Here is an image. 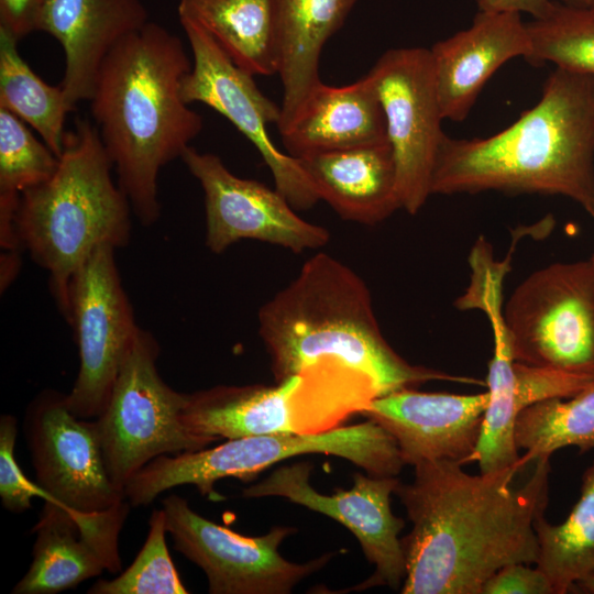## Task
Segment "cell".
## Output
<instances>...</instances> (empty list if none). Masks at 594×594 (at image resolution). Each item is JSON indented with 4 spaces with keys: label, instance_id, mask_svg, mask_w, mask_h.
Wrapping results in <instances>:
<instances>
[{
    "label": "cell",
    "instance_id": "1",
    "mask_svg": "<svg viewBox=\"0 0 594 594\" xmlns=\"http://www.w3.org/2000/svg\"><path fill=\"white\" fill-rule=\"evenodd\" d=\"M395 494L413 524L402 538L403 594H481L513 563H537L536 519L548 503L549 459L536 461L527 482L513 485L519 465L477 475L448 460L414 466Z\"/></svg>",
    "mask_w": 594,
    "mask_h": 594
},
{
    "label": "cell",
    "instance_id": "2",
    "mask_svg": "<svg viewBox=\"0 0 594 594\" xmlns=\"http://www.w3.org/2000/svg\"><path fill=\"white\" fill-rule=\"evenodd\" d=\"M565 197L594 218V76L556 68L541 98L488 138L442 142L432 195Z\"/></svg>",
    "mask_w": 594,
    "mask_h": 594
},
{
    "label": "cell",
    "instance_id": "3",
    "mask_svg": "<svg viewBox=\"0 0 594 594\" xmlns=\"http://www.w3.org/2000/svg\"><path fill=\"white\" fill-rule=\"evenodd\" d=\"M190 68L180 38L147 22L108 54L89 100L118 184L145 227L161 213L160 170L202 129L201 116L180 95Z\"/></svg>",
    "mask_w": 594,
    "mask_h": 594
},
{
    "label": "cell",
    "instance_id": "4",
    "mask_svg": "<svg viewBox=\"0 0 594 594\" xmlns=\"http://www.w3.org/2000/svg\"><path fill=\"white\" fill-rule=\"evenodd\" d=\"M258 334L275 382L319 363L367 376L378 396L430 381L485 382L414 365L384 338L364 280L339 260L319 253L258 310Z\"/></svg>",
    "mask_w": 594,
    "mask_h": 594
},
{
    "label": "cell",
    "instance_id": "5",
    "mask_svg": "<svg viewBox=\"0 0 594 594\" xmlns=\"http://www.w3.org/2000/svg\"><path fill=\"white\" fill-rule=\"evenodd\" d=\"M112 168L96 124L79 119L66 132L54 174L20 196L13 220L18 246L48 273L66 319L77 271L97 248L117 249L130 240L132 207Z\"/></svg>",
    "mask_w": 594,
    "mask_h": 594
},
{
    "label": "cell",
    "instance_id": "6",
    "mask_svg": "<svg viewBox=\"0 0 594 594\" xmlns=\"http://www.w3.org/2000/svg\"><path fill=\"white\" fill-rule=\"evenodd\" d=\"M307 453L343 458L373 476H396L405 465L394 438L367 419L324 432L253 436L226 440L211 449L164 454L147 464L144 477L155 495L194 485L210 496L221 479L248 482L283 460Z\"/></svg>",
    "mask_w": 594,
    "mask_h": 594
},
{
    "label": "cell",
    "instance_id": "7",
    "mask_svg": "<svg viewBox=\"0 0 594 594\" xmlns=\"http://www.w3.org/2000/svg\"><path fill=\"white\" fill-rule=\"evenodd\" d=\"M353 403L349 378L316 365L275 385H218L188 394L180 420L189 432L212 441L317 433L350 416Z\"/></svg>",
    "mask_w": 594,
    "mask_h": 594
},
{
    "label": "cell",
    "instance_id": "8",
    "mask_svg": "<svg viewBox=\"0 0 594 594\" xmlns=\"http://www.w3.org/2000/svg\"><path fill=\"white\" fill-rule=\"evenodd\" d=\"M158 353L153 334L140 328L108 403L95 418L109 477L123 493L128 481L153 459L215 442L183 425L180 413L188 394L163 381L156 364Z\"/></svg>",
    "mask_w": 594,
    "mask_h": 594
},
{
    "label": "cell",
    "instance_id": "9",
    "mask_svg": "<svg viewBox=\"0 0 594 594\" xmlns=\"http://www.w3.org/2000/svg\"><path fill=\"white\" fill-rule=\"evenodd\" d=\"M514 360L594 378V257L525 278L504 305Z\"/></svg>",
    "mask_w": 594,
    "mask_h": 594
},
{
    "label": "cell",
    "instance_id": "10",
    "mask_svg": "<svg viewBox=\"0 0 594 594\" xmlns=\"http://www.w3.org/2000/svg\"><path fill=\"white\" fill-rule=\"evenodd\" d=\"M380 99L403 210L416 215L432 195L446 134L429 48L386 51L366 74Z\"/></svg>",
    "mask_w": 594,
    "mask_h": 594
},
{
    "label": "cell",
    "instance_id": "11",
    "mask_svg": "<svg viewBox=\"0 0 594 594\" xmlns=\"http://www.w3.org/2000/svg\"><path fill=\"white\" fill-rule=\"evenodd\" d=\"M114 248H97L74 275L69 316L79 352V371L66 394L82 419L105 409L122 362L140 330L114 260Z\"/></svg>",
    "mask_w": 594,
    "mask_h": 594
},
{
    "label": "cell",
    "instance_id": "12",
    "mask_svg": "<svg viewBox=\"0 0 594 594\" xmlns=\"http://www.w3.org/2000/svg\"><path fill=\"white\" fill-rule=\"evenodd\" d=\"M162 508L174 548L204 571L211 594H288L334 554L294 563L278 549L295 527L276 526L251 537L202 517L177 495L164 498Z\"/></svg>",
    "mask_w": 594,
    "mask_h": 594
},
{
    "label": "cell",
    "instance_id": "13",
    "mask_svg": "<svg viewBox=\"0 0 594 594\" xmlns=\"http://www.w3.org/2000/svg\"><path fill=\"white\" fill-rule=\"evenodd\" d=\"M193 53V65L180 85L183 100L200 102L228 119L257 150L271 170L275 189L296 210L312 208L319 196L298 158L278 150L268 132L280 119V106L257 87L201 28L182 24Z\"/></svg>",
    "mask_w": 594,
    "mask_h": 594
},
{
    "label": "cell",
    "instance_id": "14",
    "mask_svg": "<svg viewBox=\"0 0 594 594\" xmlns=\"http://www.w3.org/2000/svg\"><path fill=\"white\" fill-rule=\"evenodd\" d=\"M311 470L309 462L280 466L261 482L245 487L242 495L249 498L284 497L331 517L355 536L365 558L375 566L367 580L351 590L378 585L400 590L406 576V559L399 534L405 521L391 508V495L400 481L396 476L358 472L353 474L350 490L337 488L333 494L326 495L311 486Z\"/></svg>",
    "mask_w": 594,
    "mask_h": 594
},
{
    "label": "cell",
    "instance_id": "15",
    "mask_svg": "<svg viewBox=\"0 0 594 594\" xmlns=\"http://www.w3.org/2000/svg\"><path fill=\"white\" fill-rule=\"evenodd\" d=\"M24 431L45 501L84 514L125 501L109 477L95 420L75 416L65 394L48 389L36 396L28 407Z\"/></svg>",
    "mask_w": 594,
    "mask_h": 594
},
{
    "label": "cell",
    "instance_id": "16",
    "mask_svg": "<svg viewBox=\"0 0 594 594\" xmlns=\"http://www.w3.org/2000/svg\"><path fill=\"white\" fill-rule=\"evenodd\" d=\"M205 195L206 246L220 254L240 240H256L294 253L317 250L329 231L308 222L276 189L234 175L212 153L189 146L180 157Z\"/></svg>",
    "mask_w": 594,
    "mask_h": 594
},
{
    "label": "cell",
    "instance_id": "17",
    "mask_svg": "<svg viewBox=\"0 0 594 594\" xmlns=\"http://www.w3.org/2000/svg\"><path fill=\"white\" fill-rule=\"evenodd\" d=\"M488 398L487 391L460 395L407 387L373 398L360 414L394 438L405 464L463 465L476 447Z\"/></svg>",
    "mask_w": 594,
    "mask_h": 594
},
{
    "label": "cell",
    "instance_id": "18",
    "mask_svg": "<svg viewBox=\"0 0 594 594\" xmlns=\"http://www.w3.org/2000/svg\"><path fill=\"white\" fill-rule=\"evenodd\" d=\"M530 48L527 22L516 12L479 11L472 24L430 50L444 119L461 122L488 79L506 62Z\"/></svg>",
    "mask_w": 594,
    "mask_h": 594
},
{
    "label": "cell",
    "instance_id": "19",
    "mask_svg": "<svg viewBox=\"0 0 594 594\" xmlns=\"http://www.w3.org/2000/svg\"><path fill=\"white\" fill-rule=\"evenodd\" d=\"M147 18L140 0H43L35 31L51 34L63 47L61 86L73 109L90 100L108 54Z\"/></svg>",
    "mask_w": 594,
    "mask_h": 594
},
{
    "label": "cell",
    "instance_id": "20",
    "mask_svg": "<svg viewBox=\"0 0 594 594\" xmlns=\"http://www.w3.org/2000/svg\"><path fill=\"white\" fill-rule=\"evenodd\" d=\"M320 200L342 219L374 226L402 209L388 142L298 157Z\"/></svg>",
    "mask_w": 594,
    "mask_h": 594
},
{
    "label": "cell",
    "instance_id": "21",
    "mask_svg": "<svg viewBox=\"0 0 594 594\" xmlns=\"http://www.w3.org/2000/svg\"><path fill=\"white\" fill-rule=\"evenodd\" d=\"M279 134L296 158L388 142L383 109L366 75L341 87L321 81Z\"/></svg>",
    "mask_w": 594,
    "mask_h": 594
},
{
    "label": "cell",
    "instance_id": "22",
    "mask_svg": "<svg viewBox=\"0 0 594 594\" xmlns=\"http://www.w3.org/2000/svg\"><path fill=\"white\" fill-rule=\"evenodd\" d=\"M359 0H275L277 75L283 85L278 131L297 114L321 82L319 61L327 41L338 32Z\"/></svg>",
    "mask_w": 594,
    "mask_h": 594
},
{
    "label": "cell",
    "instance_id": "23",
    "mask_svg": "<svg viewBox=\"0 0 594 594\" xmlns=\"http://www.w3.org/2000/svg\"><path fill=\"white\" fill-rule=\"evenodd\" d=\"M275 0H180V24L206 31L243 70L277 74Z\"/></svg>",
    "mask_w": 594,
    "mask_h": 594
},
{
    "label": "cell",
    "instance_id": "24",
    "mask_svg": "<svg viewBox=\"0 0 594 594\" xmlns=\"http://www.w3.org/2000/svg\"><path fill=\"white\" fill-rule=\"evenodd\" d=\"M33 560L12 594H55L107 570L96 546L79 530L72 513L45 501L38 521Z\"/></svg>",
    "mask_w": 594,
    "mask_h": 594
},
{
    "label": "cell",
    "instance_id": "25",
    "mask_svg": "<svg viewBox=\"0 0 594 594\" xmlns=\"http://www.w3.org/2000/svg\"><path fill=\"white\" fill-rule=\"evenodd\" d=\"M493 334V356L488 363L486 387L490 395L480 437L468 463L477 462L481 472H495L519 465L515 426L519 410L515 402V360L505 318L488 319Z\"/></svg>",
    "mask_w": 594,
    "mask_h": 594
},
{
    "label": "cell",
    "instance_id": "26",
    "mask_svg": "<svg viewBox=\"0 0 594 594\" xmlns=\"http://www.w3.org/2000/svg\"><path fill=\"white\" fill-rule=\"evenodd\" d=\"M539 542L536 565L547 574L556 594L594 575V460L582 475L580 497L568 517L558 525L543 514L535 521Z\"/></svg>",
    "mask_w": 594,
    "mask_h": 594
},
{
    "label": "cell",
    "instance_id": "27",
    "mask_svg": "<svg viewBox=\"0 0 594 594\" xmlns=\"http://www.w3.org/2000/svg\"><path fill=\"white\" fill-rule=\"evenodd\" d=\"M18 40L0 28V108L33 128L59 157L64 148L67 114L74 109L61 85L51 86L20 56Z\"/></svg>",
    "mask_w": 594,
    "mask_h": 594
},
{
    "label": "cell",
    "instance_id": "28",
    "mask_svg": "<svg viewBox=\"0 0 594 594\" xmlns=\"http://www.w3.org/2000/svg\"><path fill=\"white\" fill-rule=\"evenodd\" d=\"M515 441L525 450L520 463L550 459L558 450L594 449V381L568 398H552L521 410L516 419Z\"/></svg>",
    "mask_w": 594,
    "mask_h": 594
},
{
    "label": "cell",
    "instance_id": "29",
    "mask_svg": "<svg viewBox=\"0 0 594 594\" xmlns=\"http://www.w3.org/2000/svg\"><path fill=\"white\" fill-rule=\"evenodd\" d=\"M57 165L58 157L28 124L0 108V244L4 251L20 250L13 220L21 194L47 180Z\"/></svg>",
    "mask_w": 594,
    "mask_h": 594
},
{
    "label": "cell",
    "instance_id": "30",
    "mask_svg": "<svg viewBox=\"0 0 594 594\" xmlns=\"http://www.w3.org/2000/svg\"><path fill=\"white\" fill-rule=\"evenodd\" d=\"M530 38L525 61L535 67L556 68L594 76V13L562 2L542 19L527 22Z\"/></svg>",
    "mask_w": 594,
    "mask_h": 594
},
{
    "label": "cell",
    "instance_id": "31",
    "mask_svg": "<svg viewBox=\"0 0 594 594\" xmlns=\"http://www.w3.org/2000/svg\"><path fill=\"white\" fill-rule=\"evenodd\" d=\"M148 526L146 540L132 564L116 579L97 581L88 594L188 593L167 549L163 508L152 512Z\"/></svg>",
    "mask_w": 594,
    "mask_h": 594
},
{
    "label": "cell",
    "instance_id": "32",
    "mask_svg": "<svg viewBox=\"0 0 594 594\" xmlns=\"http://www.w3.org/2000/svg\"><path fill=\"white\" fill-rule=\"evenodd\" d=\"M515 402L519 410L552 398H568L594 378L549 367L531 366L515 361Z\"/></svg>",
    "mask_w": 594,
    "mask_h": 594
},
{
    "label": "cell",
    "instance_id": "33",
    "mask_svg": "<svg viewBox=\"0 0 594 594\" xmlns=\"http://www.w3.org/2000/svg\"><path fill=\"white\" fill-rule=\"evenodd\" d=\"M18 433V421L12 415L0 417V497L3 507L15 514L31 508L32 498L43 497L37 484H33L20 469L14 446Z\"/></svg>",
    "mask_w": 594,
    "mask_h": 594
},
{
    "label": "cell",
    "instance_id": "34",
    "mask_svg": "<svg viewBox=\"0 0 594 594\" xmlns=\"http://www.w3.org/2000/svg\"><path fill=\"white\" fill-rule=\"evenodd\" d=\"M481 594H556L547 574L525 563L508 564L494 573Z\"/></svg>",
    "mask_w": 594,
    "mask_h": 594
},
{
    "label": "cell",
    "instance_id": "35",
    "mask_svg": "<svg viewBox=\"0 0 594 594\" xmlns=\"http://www.w3.org/2000/svg\"><path fill=\"white\" fill-rule=\"evenodd\" d=\"M43 0H0V28L18 41L35 31Z\"/></svg>",
    "mask_w": 594,
    "mask_h": 594
},
{
    "label": "cell",
    "instance_id": "36",
    "mask_svg": "<svg viewBox=\"0 0 594 594\" xmlns=\"http://www.w3.org/2000/svg\"><path fill=\"white\" fill-rule=\"evenodd\" d=\"M479 11L528 13L532 19L546 18L553 9L552 0H475Z\"/></svg>",
    "mask_w": 594,
    "mask_h": 594
},
{
    "label": "cell",
    "instance_id": "37",
    "mask_svg": "<svg viewBox=\"0 0 594 594\" xmlns=\"http://www.w3.org/2000/svg\"><path fill=\"white\" fill-rule=\"evenodd\" d=\"M572 592L594 594V575L578 582L573 586Z\"/></svg>",
    "mask_w": 594,
    "mask_h": 594
},
{
    "label": "cell",
    "instance_id": "38",
    "mask_svg": "<svg viewBox=\"0 0 594 594\" xmlns=\"http://www.w3.org/2000/svg\"><path fill=\"white\" fill-rule=\"evenodd\" d=\"M593 0H560V2L576 7V8H588L591 6Z\"/></svg>",
    "mask_w": 594,
    "mask_h": 594
},
{
    "label": "cell",
    "instance_id": "39",
    "mask_svg": "<svg viewBox=\"0 0 594 594\" xmlns=\"http://www.w3.org/2000/svg\"><path fill=\"white\" fill-rule=\"evenodd\" d=\"M588 9L594 13V0L592 1L591 6L588 7Z\"/></svg>",
    "mask_w": 594,
    "mask_h": 594
},
{
    "label": "cell",
    "instance_id": "40",
    "mask_svg": "<svg viewBox=\"0 0 594 594\" xmlns=\"http://www.w3.org/2000/svg\"><path fill=\"white\" fill-rule=\"evenodd\" d=\"M592 256L594 257V253L592 254Z\"/></svg>",
    "mask_w": 594,
    "mask_h": 594
}]
</instances>
